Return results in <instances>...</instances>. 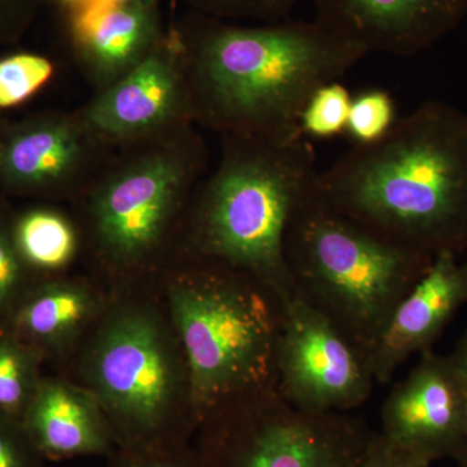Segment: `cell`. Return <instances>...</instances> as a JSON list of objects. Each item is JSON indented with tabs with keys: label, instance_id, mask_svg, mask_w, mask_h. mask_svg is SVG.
Instances as JSON below:
<instances>
[{
	"label": "cell",
	"instance_id": "6da1fadb",
	"mask_svg": "<svg viewBox=\"0 0 467 467\" xmlns=\"http://www.w3.org/2000/svg\"><path fill=\"white\" fill-rule=\"evenodd\" d=\"M344 216L435 257L467 254V113L427 100L383 140L353 146L316 177Z\"/></svg>",
	"mask_w": 467,
	"mask_h": 467
},
{
	"label": "cell",
	"instance_id": "7a4b0ae2",
	"mask_svg": "<svg viewBox=\"0 0 467 467\" xmlns=\"http://www.w3.org/2000/svg\"><path fill=\"white\" fill-rule=\"evenodd\" d=\"M367 55L317 20L212 24L192 55V112L225 135L296 140L304 137L300 116L310 95Z\"/></svg>",
	"mask_w": 467,
	"mask_h": 467
},
{
	"label": "cell",
	"instance_id": "3957f363",
	"mask_svg": "<svg viewBox=\"0 0 467 467\" xmlns=\"http://www.w3.org/2000/svg\"><path fill=\"white\" fill-rule=\"evenodd\" d=\"M317 174L316 150L306 137L227 134L223 162L202 189L193 216L195 250L287 299L295 290L285 264V233Z\"/></svg>",
	"mask_w": 467,
	"mask_h": 467
},
{
	"label": "cell",
	"instance_id": "277c9868",
	"mask_svg": "<svg viewBox=\"0 0 467 467\" xmlns=\"http://www.w3.org/2000/svg\"><path fill=\"white\" fill-rule=\"evenodd\" d=\"M285 257L295 294L367 361L393 312L434 260L344 216L319 195L316 181L288 223Z\"/></svg>",
	"mask_w": 467,
	"mask_h": 467
},
{
	"label": "cell",
	"instance_id": "5b68a950",
	"mask_svg": "<svg viewBox=\"0 0 467 467\" xmlns=\"http://www.w3.org/2000/svg\"><path fill=\"white\" fill-rule=\"evenodd\" d=\"M169 291L198 422L238 399L275 389L285 297L247 273L209 261Z\"/></svg>",
	"mask_w": 467,
	"mask_h": 467
},
{
	"label": "cell",
	"instance_id": "8992f818",
	"mask_svg": "<svg viewBox=\"0 0 467 467\" xmlns=\"http://www.w3.org/2000/svg\"><path fill=\"white\" fill-rule=\"evenodd\" d=\"M208 467H350L377 431L350 413H315L276 389L238 399L209 413Z\"/></svg>",
	"mask_w": 467,
	"mask_h": 467
},
{
	"label": "cell",
	"instance_id": "52a82bcc",
	"mask_svg": "<svg viewBox=\"0 0 467 467\" xmlns=\"http://www.w3.org/2000/svg\"><path fill=\"white\" fill-rule=\"evenodd\" d=\"M94 396L134 438L164 426L173 401V358L161 326L149 313H119L98 335L90 358Z\"/></svg>",
	"mask_w": 467,
	"mask_h": 467
},
{
	"label": "cell",
	"instance_id": "ba28073f",
	"mask_svg": "<svg viewBox=\"0 0 467 467\" xmlns=\"http://www.w3.org/2000/svg\"><path fill=\"white\" fill-rule=\"evenodd\" d=\"M201 167L198 143L146 153L104 182L92 204L95 234L116 263L134 264L155 250Z\"/></svg>",
	"mask_w": 467,
	"mask_h": 467
},
{
	"label": "cell",
	"instance_id": "9c48e42d",
	"mask_svg": "<svg viewBox=\"0 0 467 467\" xmlns=\"http://www.w3.org/2000/svg\"><path fill=\"white\" fill-rule=\"evenodd\" d=\"M275 376L285 401L315 413H349L377 384L362 353L297 294L285 299Z\"/></svg>",
	"mask_w": 467,
	"mask_h": 467
},
{
	"label": "cell",
	"instance_id": "30bf717a",
	"mask_svg": "<svg viewBox=\"0 0 467 467\" xmlns=\"http://www.w3.org/2000/svg\"><path fill=\"white\" fill-rule=\"evenodd\" d=\"M380 434L427 462L456 457L467 441V387L451 355L434 349L393 384Z\"/></svg>",
	"mask_w": 467,
	"mask_h": 467
},
{
	"label": "cell",
	"instance_id": "8fae6325",
	"mask_svg": "<svg viewBox=\"0 0 467 467\" xmlns=\"http://www.w3.org/2000/svg\"><path fill=\"white\" fill-rule=\"evenodd\" d=\"M318 21L367 54L429 50L467 17V0H315Z\"/></svg>",
	"mask_w": 467,
	"mask_h": 467
},
{
	"label": "cell",
	"instance_id": "7c38bea8",
	"mask_svg": "<svg viewBox=\"0 0 467 467\" xmlns=\"http://www.w3.org/2000/svg\"><path fill=\"white\" fill-rule=\"evenodd\" d=\"M467 304V260L442 252L393 312L368 368L377 384L392 379L411 356L431 350L445 328Z\"/></svg>",
	"mask_w": 467,
	"mask_h": 467
},
{
	"label": "cell",
	"instance_id": "4fadbf2b",
	"mask_svg": "<svg viewBox=\"0 0 467 467\" xmlns=\"http://www.w3.org/2000/svg\"><path fill=\"white\" fill-rule=\"evenodd\" d=\"M186 107L192 110V95L178 60L153 50L88 107L86 124L109 140H128L158 130Z\"/></svg>",
	"mask_w": 467,
	"mask_h": 467
},
{
	"label": "cell",
	"instance_id": "5bb4252c",
	"mask_svg": "<svg viewBox=\"0 0 467 467\" xmlns=\"http://www.w3.org/2000/svg\"><path fill=\"white\" fill-rule=\"evenodd\" d=\"M21 425L38 453L51 459L110 450L109 429L98 399L61 380H39Z\"/></svg>",
	"mask_w": 467,
	"mask_h": 467
},
{
	"label": "cell",
	"instance_id": "9a60e30c",
	"mask_svg": "<svg viewBox=\"0 0 467 467\" xmlns=\"http://www.w3.org/2000/svg\"><path fill=\"white\" fill-rule=\"evenodd\" d=\"M152 20L146 7L94 0L82 12L77 32L92 72L115 84L149 54Z\"/></svg>",
	"mask_w": 467,
	"mask_h": 467
},
{
	"label": "cell",
	"instance_id": "2e32d148",
	"mask_svg": "<svg viewBox=\"0 0 467 467\" xmlns=\"http://www.w3.org/2000/svg\"><path fill=\"white\" fill-rule=\"evenodd\" d=\"M84 144L72 122L48 121L15 135L2 150L0 165L12 182L48 186L72 175L84 158Z\"/></svg>",
	"mask_w": 467,
	"mask_h": 467
},
{
	"label": "cell",
	"instance_id": "e0dca14e",
	"mask_svg": "<svg viewBox=\"0 0 467 467\" xmlns=\"http://www.w3.org/2000/svg\"><path fill=\"white\" fill-rule=\"evenodd\" d=\"M95 310L91 291L70 282L43 285L26 295L14 315L17 333L42 346L72 339Z\"/></svg>",
	"mask_w": 467,
	"mask_h": 467
},
{
	"label": "cell",
	"instance_id": "ac0fdd59",
	"mask_svg": "<svg viewBox=\"0 0 467 467\" xmlns=\"http://www.w3.org/2000/svg\"><path fill=\"white\" fill-rule=\"evenodd\" d=\"M15 247L21 259L38 269H61L77 250L75 230L69 221L51 211L26 214L15 232Z\"/></svg>",
	"mask_w": 467,
	"mask_h": 467
},
{
	"label": "cell",
	"instance_id": "d6986e66",
	"mask_svg": "<svg viewBox=\"0 0 467 467\" xmlns=\"http://www.w3.org/2000/svg\"><path fill=\"white\" fill-rule=\"evenodd\" d=\"M38 382L33 349L17 337L0 335V417L23 423Z\"/></svg>",
	"mask_w": 467,
	"mask_h": 467
},
{
	"label": "cell",
	"instance_id": "ffe728a7",
	"mask_svg": "<svg viewBox=\"0 0 467 467\" xmlns=\"http://www.w3.org/2000/svg\"><path fill=\"white\" fill-rule=\"evenodd\" d=\"M352 98L339 81L318 88L301 112V134L315 140H333L346 134Z\"/></svg>",
	"mask_w": 467,
	"mask_h": 467
},
{
	"label": "cell",
	"instance_id": "44dd1931",
	"mask_svg": "<svg viewBox=\"0 0 467 467\" xmlns=\"http://www.w3.org/2000/svg\"><path fill=\"white\" fill-rule=\"evenodd\" d=\"M396 103L389 91L368 88L350 103L346 135L353 146H368L383 140L398 122Z\"/></svg>",
	"mask_w": 467,
	"mask_h": 467
},
{
	"label": "cell",
	"instance_id": "7402d4cb",
	"mask_svg": "<svg viewBox=\"0 0 467 467\" xmlns=\"http://www.w3.org/2000/svg\"><path fill=\"white\" fill-rule=\"evenodd\" d=\"M54 67L47 58L16 55L0 60V107L17 106L50 79Z\"/></svg>",
	"mask_w": 467,
	"mask_h": 467
},
{
	"label": "cell",
	"instance_id": "603a6c76",
	"mask_svg": "<svg viewBox=\"0 0 467 467\" xmlns=\"http://www.w3.org/2000/svg\"><path fill=\"white\" fill-rule=\"evenodd\" d=\"M202 5L217 15H247L265 20H284L291 14L299 0H201Z\"/></svg>",
	"mask_w": 467,
	"mask_h": 467
},
{
	"label": "cell",
	"instance_id": "cb8c5ba5",
	"mask_svg": "<svg viewBox=\"0 0 467 467\" xmlns=\"http://www.w3.org/2000/svg\"><path fill=\"white\" fill-rule=\"evenodd\" d=\"M21 423L0 417V467H36V454Z\"/></svg>",
	"mask_w": 467,
	"mask_h": 467
},
{
	"label": "cell",
	"instance_id": "d4e9b609",
	"mask_svg": "<svg viewBox=\"0 0 467 467\" xmlns=\"http://www.w3.org/2000/svg\"><path fill=\"white\" fill-rule=\"evenodd\" d=\"M422 457L396 445L377 432L365 453L350 467H427Z\"/></svg>",
	"mask_w": 467,
	"mask_h": 467
},
{
	"label": "cell",
	"instance_id": "484cf974",
	"mask_svg": "<svg viewBox=\"0 0 467 467\" xmlns=\"http://www.w3.org/2000/svg\"><path fill=\"white\" fill-rule=\"evenodd\" d=\"M15 243L0 229V316L7 312L16 297L23 267Z\"/></svg>",
	"mask_w": 467,
	"mask_h": 467
},
{
	"label": "cell",
	"instance_id": "4316f807",
	"mask_svg": "<svg viewBox=\"0 0 467 467\" xmlns=\"http://www.w3.org/2000/svg\"><path fill=\"white\" fill-rule=\"evenodd\" d=\"M116 467H208L204 460H173L153 451L134 448L126 451Z\"/></svg>",
	"mask_w": 467,
	"mask_h": 467
},
{
	"label": "cell",
	"instance_id": "83f0119b",
	"mask_svg": "<svg viewBox=\"0 0 467 467\" xmlns=\"http://www.w3.org/2000/svg\"><path fill=\"white\" fill-rule=\"evenodd\" d=\"M451 358H453L454 364L459 368L461 376L465 380L467 387V330L462 337H460L456 347H454L453 352L450 353Z\"/></svg>",
	"mask_w": 467,
	"mask_h": 467
},
{
	"label": "cell",
	"instance_id": "f1b7e54d",
	"mask_svg": "<svg viewBox=\"0 0 467 467\" xmlns=\"http://www.w3.org/2000/svg\"><path fill=\"white\" fill-rule=\"evenodd\" d=\"M110 3L119 5H133V7H147L150 0H109Z\"/></svg>",
	"mask_w": 467,
	"mask_h": 467
},
{
	"label": "cell",
	"instance_id": "f546056e",
	"mask_svg": "<svg viewBox=\"0 0 467 467\" xmlns=\"http://www.w3.org/2000/svg\"><path fill=\"white\" fill-rule=\"evenodd\" d=\"M456 461L457 465L460 467H467V441H465V444L462 445V448H461L459 453L456 454V457L453 459Z\"/></svg>",
	"mask_w": 467,
	"mask_h": 467
},
{
	"label": "cell",
	"instance_id": "4dcf8cb0",
	"mask_svg": "<svg viewBox=\"0 0 467 467\" xmlns=\"http://www.w3.org/2000/svg\"><path fill=\"white\" fill-rule=\"evenodd\" d=\"M2 150L3 149H0V159H2Z\"/></svg>",
	"mask_w": 467,
	"mask_h": 467
},
{
	"label": "cell",
	"instance_id": "1f68e13d",
	"mask_svg": "<svg viewBox=\"0 0 467 467\" xmlns=\"http://www.w3.org/2000/svg\"><path fill=\"white\" fill-rule=\"evenodd\" d=\"M466 256H467V254H466ZM466 260H467V257H466Z\"/></svg>",
	"mask_w": 467,
	"mask_h": 467
},
{
	"label": "cell",
	"instance_id": "d6a6232c",
	"mask_svg": "<svg viewBox=\"0 0 467 467\" xmlns=\"http://www.w3.org/2000/svg\"><path fill=\"white\" fill-rule=\"evenodd\" d=\"M427 467H431V466H427Z\"/></svg>",
	"mask_w": 467,
	"mask_h": 467
}]
</instances>
